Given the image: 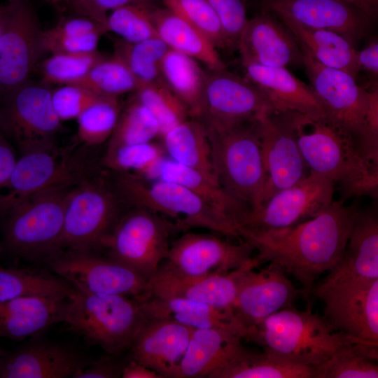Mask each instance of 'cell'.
Returning <instances> with one entry per match:
<instances>
[{"mask_svg":"<svg viewBox=\"0 0 378 378\" xmlns=\"http://www.w3.org/2000/svg\"><path fill=\"white\" fill-rule=\"evenodd\" d=\"M357 203L332 201L317 216L295 225L274 229L238 227L239 239L251 244L262 263L273 262L293 275L303 293H312L317 278L342 260L356 217Z\"/></svg>","mask_w":378,"mask_h":378,"instance_id":"1","label":"cell"},{"mask_svg":"<svg viewBox=\"0 0 378 378\" xmlns=\"http://www.w3.org/2000/svg\"><path fill=\"white\" fill-rule=\"evenodd\" d=\"M288 114L310 172L331 179L344 202L363 195L377 199L378 167L362 156L349 132L326 115Z\"/></svg>","mask_w":378,"mask_h":378,"instance_id":"2","label":"cell"},{"mask_svg":"<svg viewBox=\"0 0 378 378\" xmlns=\"http://www.w3.org/2000/svg\"><path fill=\"white\" fill-rule=\"evenodd\" d=\"M243 340L285 360L312 368L344 346L365 340L332 330L310 307L300 311L292 306L247 329Z\"/></svg>","mask_w":378,"mask_h":378,"instance_id":"3","label":"cell"},{"mask_svg":"<svg viewBox=\"0 0 378 378\" xmlns=\"http://www.w3.org/2000/svg\"><path fill=\"white\" fill-rule=\"evenodd\" d=\"M69 188L52 187L12 204L2 218L1 247L17 257L46 262L60 252Z\"/></svg>","mask_w":378,"mask_h":378,"instance_id":"4","label":"cell"},{"mask_svg":"<svg viewBox=\"0 0 378 378\" xmlns=\"http://www.w3.org/2000/svg\"><path fill=\"white\" fill-rule=\"evenodd\" d=\"M146 319L136 298L74 288L66 299L62 322L88 342L115 356L130 349Z\"/></svg>","mask_w":378,"mask_h":378,"instance_id":"5","label":"cell"},{"mask_svg":"<svg viewBox=\"0 0 378 378\" xmlns=\"http://www.w3.org/2000/svg\"><path fill=\"white\" fill-rule=\"evenodd\" d=\"M207 131L219 183L249 211L256 210L265 181L258 119Z\"/></svg>","mask_w":378,"mask_h":378,"instance_id":"6","label":"cell"},{"mask_svg":"<svg viewBox=\"0 0 378 378\" xmlns=\"http://www.w3.org/2000/svg\"><path fill=\"white\" fill-rule=\"evenodd\" d=\"M117 186L122 195L139 207L175 219L178 230L204 227L239 239L232 218L183 185L161 179L148 182L122 173L118 178Z\"/></svg>","mask_w":378,"mask_h":378,"instance_id":"7","label":"cell"},{"mask_svg":"<svg viewBox=\"0 0 378 378\" xmlns=\"http://www.w3.org/2000/svg\"><path fill=\"white\" fill-rule=\"evenodd\" d=\"M175 224L139 207L118 218L100 246L107 256L150 279L166 259Z\"/></svg>","mask_w":378,"mask_h":378,"instance_id":"8","label":"cell"},{"mask_svg":"<svg viewBox=\"0 0 378 378\" xmlns=\"http://www.w3.org/2000/svg\"><path fill=\"white\" fill-rule=\"evenodd\" d=\"M50 85L27 80L0 97V132L21 153L54 146L61 128Z\"/></svg>","mask_w":378,"mask_h":378,"instance_id":"9","label":"cell"},{"mask_svg":"<svg viewBox=\"0 0 378 378\" xmlns=\"http://www.w3.org/2000/svg\"><path fill=\"white\" fill-rule=\"evenodd\" d=\"M46 263L55 274L83 293L139 299L148 291V279L123 264L92 251L63 250Z\"/></svg>","mask_w":378,"mask_h":378,"instance_id":"10","label":"cell"},{"mask_svg":"<svg viewBox=\"0 0 378 378\" xmlns=\"http://www.w3.org/2000/svg\"><path fill=\"white\" fill-rule=\"evenodd\" d=\"M302 52L310 87L326 115L350 132L360 153L372 91L358 86L348 73L326 66Z\"/></svg>","mask_w":378,"mask_h":378,"instance_id":"11","label":"cell"},{"mask_svg":"<svg viewBox=\"0 0 378 378\" xmlns=\"http://www.w3.org/2000/svg\"><path fill=\"white\" fill-rule=\"evenodd\" d=\"M118 218L114 195L98 184L81 181L66 195L62 251H92Z\"/></svg>","mask_w":378,"mask_h":378,"instance_id":"12","label":"cell"},{"mask_svg":"<svg viewBox=\"0 0 378 378\" xmlns=\"http://www.w3.org/2000/svg\"><path fill=\"white\" fill-rule=\"evenodd\" d=\"M335 189L331 179L310 172L301 181L273 195L256 210L248 212L237 228H282L312 219L330 205Z\"/></svg>","mask_w":378,"mask_h":378,"instance_id":"13","label":"cell"},{"mask_svg":"<svg viewBox=\"0 0 378 378\" xmlns=\"http://www.w3.org/2000/svg\"><path fill=\"white\" fill-rule=\"evenodd\" d=\"M271 106L245 77L223 69L206 73L202 111L198 120L208 130L258 120Z\"/></svg>","mask_w":378,"mask_h":378,"instance_id":"14","label":"cell"},{"mask_svg":"<svg viewBox=\"0 0 378 378\" xmlns=\"http://www.w3.org/2000/svg\"><path fill=\"white\" fill-rule=\"evenodd\" d=\"M254 251L244 240L234 244L211 234L188 232L169 247L162 266L189 276L223 274L253 262Z\"/></svg>","mask_w":378,"mask_h":378,"instance_id":"15","label":"cell"},{"mask_svg":"<svg viewBox=\"0 0 378 378\" xmlns=\"http://www.w3.org/2000/svg\"><path fill=\"white\" fill-rule=\"evenodd\" d=\"M265 181L262 204L305 178L310 171L287 112L268 110L258 118Z\"/></svg>","mask_w":378,"mask_h":378,"instance_id":"16","label":"cell"},{"mask_svg":"<svg viewBox=\"0 0 378 378\" xmlns=\"http://www.w3.org/2000/svg\"><path fill=\"white\" fill-rule=\"evenodd\" d=\"M37 15L26 0L13 7L0 39V97L29 79L45 53Z\"/></svg>","mask_w":378,"mask_h":378,"instance_id":"17","label":"cell"},{"mask_svg":"<svg viewBox=\"0 0 378 378\" xmlns=\"http://www.w3.org/2000/svg\"><path fill=\"white\" fill-rule=\"evenodd\" d=\"M269 263L259 271L248 268L241 279L232 313L243 330V339L247 329L291 307L298 296V291L286 272L279 265Z\"/></svg>","mask_w":378,"mask_h":378,"instance_id":"18","label":"cell"},{"mask_svg":"<svg viewBox=\"0 0 378 378\" xmlns=\"http://www.w3.org/2000/svg\"><path fill=\"white\" fill-rule=\"evenodd\" d=\"M53 148L21 153L5 187L8 192L0 195V219L21 199L52 187L71 186L78 181L80 172L76 162L60 158Z\"/></svg>","mask_w":378,"mask_h":378,"instance_id":"19","label":"cell"},{"mask_svg":"<svg viewBox=\"0 0 378 378\" xmlns=\"http://www.w3.org/2000/svg\"><path fill=\"white\" fill-rule=\"evenodd\" d=\"M255 258L251 263L223 274L189 276L160 266L149 279L146 295L158 298H178L207 304L232 313L241 279L250 267H258Z\"/></svg>","mask_w":378,"mask_h":378,"instance_id":"20","label":"cell"},{"mask_svg":"<svg viewBox=\"0 0 378 378\" xmlns=\"http://www.w3.org/2000/svg\"><path fill=\"white\" fill-rule=\"evenodd\" d=\"M318 298L332 330L378 342V279L337 287Z\"/></svg>","mask_w":378,"mask_h":378,"instance_id":"21","label":"cell"},{"mask_svg":"<svg viewBox=\"0 0 378 378\" xmlns=\"http://www.w3.org/2000/svg\"><path fill=\"white\" fill-rule=\"evenodd\" d=\"M261 6L303 26L336 32L351 44L364 36L371 18L344 0H262Z\"/></svg>","mask_w":378,"mask_h":378,"instance_id":"22","label":"cell"},{"mask_svg":"<svg viewBox=\"0 0 378 378\" xmlns=\"http://www.w3.org/2000/svg\"><path fill=\"white\" fill-rule=\"evenodd\" d=\"M376 279H378V218L374 211L359 210L342 260L312 293L318 298L337 287Z\"/></svg>","mask_w":378,"mask_h":378,"instance_id":"23","label":"cell"},{"mask_svg":"<svg viewBox=\"0 0 378 378\" xmlns=\"http://www.w3.org/2000/svg\"><path fill=\"white\" fill-rule=\"evenodd\" d=\"M237 50L243 65L303 66L302 52L291 31L274 14L265 10L248 20Z\"/></svg>","mask_w":378,"mask_h":378,"instance_id":"24","label":"cell"},{"mask_svg":"<svg viewBox=\"0 0 378 378\" xmlns=\"http://www.w3.org/2000/svg\"><path fill=\"white\" fill-rule=\"evenodd\" d=\"M193 328L167 319H146L130 349V359L162 378H176Z\"/></svg>","mask_w":378,"mask_h":378,"instance_id":"25","label":"cell"},{"mask_svg":"<svg viewBox=\"0 0 378 378\" xmlns=\"http://www.w3.org/2000/svg\"><path fill=\"white\" fill-rule=\"evenodd\" d=\"M89 362L76 350L49 342L27 344L0 358V378H74Z\"/></svg>","mask_w":378,"mask_h":378,"instance_id":"26","label":"cell"},{"mask_svg":"<svg viewBox=\"0 0 378 378\" xmlns=\"http://www.w3.org/2000/svg\"><path fill=\"white\" fill-rule=\"evenodd\" d=\"M243 66L245 78L262 92L272 111L314 116L326 115L310 85L296 78L286 67L251 64Z\"/></svg>","mask_w":378,"mask_h":378,"instance_id":"27","label":"cell"},{"mask_svg":"<svg viewBox=\"0 0 378 378\" xmlns=\"http://www.w3.org/2000/svg\"><path fill=\"white\" fill-rule=\"evenodd\" d=\"M241 340L225 328H193L176 378H209L247 350Z\"/></svg>","mask_w":378,"mask_h":378,"instance_id":"28","label":"cell"},{"mask_svg":"<svg viewBox=\"0 0 378 378\" xmlns=\"http://www.w3.org/2000/svg\"><path fill=\"white\" fill-rule=\"evenodd\" d=\"M66 299L23 297L0 302V338L22 340L62 322Z\"/></svg>","mask_w":378,"mask_h":378,"instance_id":"29","label":"cell"},{"mask_svg":"<svg viewBox=\"0 0 378 378\" xmlns=\"http://www.w3.org/2000/svg\"><path fill=\"white\" fill-rule=\"evenodd\" d=\"M150 15L158 37L170 49L201 62L209 70L225 69L210 39L184 18L167 7L151 9Z\"/></svg>","mask_w":378,"mask_h":378,"instance_id":"30","label":"cell"},{"mask_svg":"<svg viewBox=\"0 0 378 378\" xmlns=\"http://www.w3.org/2000/svg\"><path fill=\"white\" fill-rule=\"evenodd\" d=\"M137 300L147 319H167L192 328H225L242 339L243 330L233 314L207 304L184 298L151 295Z\"/></svg>","mask_w":378,"mask_h":378,"instance_id":"31","label":"cell"},{"mask_svg":"<svg viewBox=\"0 0 378 378\" xmlns=\"http://www.w3.org/2000/svg\"><path fill=\"white\" fill-rule=\"evenodd\" d=\"M276 17L291 31L302 52L326 66L344 71L356 78L360 71L358 51L346 38L332 31L303 26L284 16Z\"/></svg>","mask_w":378,"mask_h":378,"instance_id":"32","label":"cell"},{"mask_svg":"<svg viewBox=\"0 0 378 378\" xmlns=\"http://www.w3.org/2000/svg\"><path fill=\"white\" fill-rule=\"evenodd\" d=\"M161 137L163 148L171 160L196 169L219 183L212 161L208 131L201 120L190 118Z\"/></svg>","mask_w":378,"mask_h":378,"instance_id":"33","label":"cell"},{"mask_svg":"<svg viewBox=\"0 0 378 378\" xmlns=\"http://www.w3.org/2000/svg\"><path fill=\"white\" fill-rule=\"evenodd\" d=\"M159 179L174 182L191 190L211 206L232 218L237 224L249 209L232 197L220 183L200 172L171 159L162 160L155 169Z\"/></svg>","mask_w":378,"mask_h":378,"instance_id":"34","label":"cell"},{"mask_svg":"<svg viewBox=\"0 0 378 378\" xmlns=\"http://www.w3.org/2000/svg\"><path fill=\"white\" fill-rule=\"evenodd\" d=\"M206 73L198 61L170 48L160 64L162 79L186 106L192 118L198 119L201 113Z\"/></svg>","mask_w":378,"mask_h":378,"instance_id":"35","label":"cell"},{"mask_svg":"<svg viewBox=\"0 0 378 378\" xmlns=\"http://www.w3.org/2000/svg\"><path fill=\"white\" fill-rule=\"evenodd\" d=\"M106 32L103 24L76 14L64 18L52 28L42 31V48L45 52L51 54L94 52Z\"/></svg>","mask_w":378,"mask_h":378,"instance_id":"36","label":"cell"},{"mask_svg":"<svg viewBox=\"0 0 378 378\" xmlns=\"http://www.w3.org/2000/svg\"><path fill=\"white\" fill-rule=\"evenodd\" d=\"M209 378H313V368L265 351L253 353L247 349Z\"/></svg>","mask_w":378,"mask_h":378,"instance_id":"37","label":"cell"},{"mask_svg":"<svg viewBox=\"0 0 378 378\" xmlns=\"http://www.w3.org/2000/svg\"><path fill=\"white\" fill-rule=\"evenodd\" d=\"M73 290L56 274L0 265V302L23 297L66 298Z\"/></svg>","mask_w":378,"mask_h":378,"instance_id":"38","label":"cell"},{"mask_svg":"<svg viewBox=\"0 0 378 378\" xmlns=\"http://www.w3.org/2000/svg\"><path fill=\"white\" fill-rule=\"evenodd\" d=\"M377 358L378 342H354L313 367V378H377Z\"/></svg>","mask_w":378,"mask_h":378,"instance_id":"39","label":"cell"},{"mask_svg":"<svg viewBox=\"0 0 378 378\" xmlns=\"http://www.w3.org/2000/svg\"><path fill=\"white\" fill-rule=\"evenodd\" d=\"M113 43L114 55L127 65L139 85L161 78L160 64L169 48L159 37L138 42L118 38Z\"/></svg>","mask_w":378,"mask_h":378,"instance_id":"40","label":"cell"},{"mask_svg":"<svg viewBox=\"0 0 378 378\" xmlns=\"http://www.w3.org/2000/svg\"><path fill=\"white\" fill-rule=\"evenodd\" d=\"M133 97L155 117L160 126V136L190 118L186 106L162 78L139 85Z\"/></svg>","mask_w":378,"mask_h":378,"instance_id":"41","label":"cell"},{"mask_svg":"<svg viewBox=\"0 0 378 378\" xmlns=\"http://www.w3.org/2000/svg\"><path fill=\"white\" fill-rule=\"evenodd\" d=\"M160 134V126L155 117L133 97L120 111L117 124L109 138L107 149L150 142Z\"/></svg>","mask_w":378,"mask_h":378,"instance_id":"42","label":"cell"},{"mask_svg":"<svg viewBox=\"0 0 378 378\" xmlns=\"http://www.w3.org/2000/svg\"><path fill=\"white\" fill-rule=\"evenodd\" d=\"M77 85L84 86L94 92L118 97L127 92H134L139 83L127 65L114 55L106 56L90 70Z\"/></svg>","mask_w":378,"mask_h":378,"instance_id":"43","label":"cell"},{"mask_svg":"<svg viewBox=\"0 0 378 378\" xmlns=\"http://www.w3.org/2000/svg\"><path fill=\"white\" fill-rule=\"evenodd\" d=\"M120 111L118 97H103L90 105L76 118L80 141L88 146H95L108 139Z\"/></svg>","mask_w":378,"mask_h":378,"instance_id":"44","label":"cell"},{"mask_svg":"<svg viewBox=\"0 0 378 378\" xmlns=\"http://www.w3.org/2000/svg\"><path fill=\"white\" fill-rule=\"evenodd\" d=\"M105 56L97 50L81 53H56L40 65L41 81L52 84H76Z\"/></svg>","mask_w":378,"mask_h":378,"instance_id":"45","label":"cell"},{"mask_svg":"<svg viewBox=\"0 0 378 378\" xmlns=\"http://www.w3.org/2000/svg\"><path fill=\"white\" fill-rule=\"evenodd\" d=\"M164 148L151 141L106 149L104 164L113 170L148 174L163 160Z\"/></svg>","mask_w":378,"mask_h":378,"instance_id":"46","label":"cell"},{"mask_svg":"<svg viewBox=\"0 0 378 378\" xmlns=\"http://www.w3.org/2000/svg\"><path fill=\"white\" fill-rule=\"evenodd\" d=\"M151 9L130 5L111 11L107 16V31H112L129 42L158 37L150 15Z\"/></svg>","mask_w":378,"mask_h":378,"instance_id":"47","label":"cell"},{"mask_svg":"<svg viewBox=\"0 0 378 378\" xmlns=\"http://www.w3.org/2000/svg\"><path fill=\"white\" fill-rule=\"evenodd\" d=\"M164 3L202 31L216 48L227 49L220 20L206 0H164Z\"/></svg>","mask_w":378,"mask_h":378,"instance_id":"48","label":"cell"},{"mask_svg":"<svg viewBox=\"0 0 378 378\" xmlns=\"http://www.w3.org/2000/svg\"><path fill=\"white\" fill-rule=\"evenodd\" d=\"M106 97L80 85L66 84L52 90V102L61 120L77 118L90 105Z\"/></svg>","mask_w":378,"mask_h":378,"instance_id":"49","label":"cell"},{"mask_svg":"<svg viewBox=\"0 0 378 378\" xmlns=\"http://www.w3.org/2000/svg\"><path fill=\"white\" fill-rule=\"evenodd\" d=\"M216 13L225 36L227 48L237 50L247 24L244 0H206Z\"/></svg>","mask_w":378,"mask_h":378,"instance_id":"50","label":"cell"},{"mask_svg":"<svg viewBox=\"0 0 378 378\" xmlns=\"http://www.w3.org/2000/svg\"><path fill=\"white\" fill-rule=\"evenodd\" d=\"M67 2L76 14L90 18L105 26L108 12L117 8L130 5L149 8L156 7L154 0H68Z\"/></svg>","mask_w":378,"mask_h":378,"instance_id":"51","label":"cell"},{"mask_svg":"<svg viewBox=\"0 0 378 378\" xmlns=\"http://www.w3.org/2000/svg\"><path fill=\"white\" fill-rule=\"evenodd\" d=\"M124 365L111 358H104L88 363L74 378H117L121 377Z\"/></svg>","mask_w":378,"mask_h":378,"instance_id":"52","label":"cell"},{"mask_svg":"<svg viewBox=\"0 0 378 378\" xmlns=\"http://www.w3.org/2000/svg\"><path fill=\"white\" fill-rule=\"evenodd\" d=\"M17 159L12 143L0 132V190L6 187Z\"/></svg>","mask_w":378,"mask_h":378,"instance_id":"53","label":"cell"},{"mask_svg":"<svg viewBox=\"0 0 378 378\" xmlns=\"http://www.w3.org/2000/svg\"><path fill=\"white\" fill-rule=\"evenodd\" d=\"M357 60L360 70L377 76L378 74V43L372 42L365 48L357 52Z\"/></svg>","mask_w":378,"mask_h":378,"instance_id":"54","label":"cell"},{"mask_svg":"<svg viewBox=\"0 0 378 378\" xmlns=\"http://www.w3.org/2000/svg\"><path fill=\"white\" fill-rule=\"evenodd\" d=\"M121 377L162 378L155 371L131 359L124 365Z\"/></svg>","mask_w":378,"mask_h":378,"instance_id":"55","label":"cell"},{"mask_svg":"<svg viewBox=\"0 0 378 378\" xmlns=\"http://www.w3.org/2000/svg\"><path fill=\"white\" fill-rule=\"evenodd\" d=\"M365 13L371 18H374L377 13L378 0H344Z\"/></svg>","mask_w":378,"mask_h":378,"instance_id":"56","label":"cell"},{"mask_svg":"<svg viewBox=\"0 0 378 378\" xmlns=\"http://www.w3.org/2000/svg\"><path fill=\"white\" fill-rule=\"evenodd\" d=\"M13 4L0 5V39L12 12Z\"/></svg>","mask_w":378,"mask_h":378,"instance_id":"57","label":"cell"},{"mask_svg":"<svg viewBox=\"0 0 378 378\" xmlns=\"http://www.w3.org/2000/svg\"><path fill=\"white\" fill-rule=\"evenodd\" d=\"M63 1H68V0H50V3H52V4H59L61 2H63Z\"/></svg>","mask_w":378,"mask_h":378,"instance_id":"58","label":"cell"},{"mask_svg":"<svg viewBox=\"0 0 378 378\" xmlns=\"http://www.w3.org/2000/svg\"><path fill=\"white\" fill-rule=\"evenodd\" d=\"M19 1H20V0H7L8 4H14V3H16V2Z\"/></svg>","mask_w":378,"mask_h":378,"instance_id":"59","label":"cell"},{"mask_svg":"<svg viewBox=\"0 0 378 378\" xmlns=\"http://www.w3.org/2000/svg\"><path fill=\"white\" fill-rule=\"evenodd\" d=\"M4 353V351L1 349V346H0V358L1 356H2V354Z\"/></svg>","mask_w":378,"mask_h":378,"instance_id":"60","label":"cell"},{"mask_svg":"<svg viewBox=\"0 0 378 378\" xmlns=\"http://www.w3.org/2000/svg\"><path fill=\"white\" fill-rule=\"evenodd\" d=\"M46 1H48V2H50V0H46Z\"/></svg>","mask_w":378,"mask_h":378,"instance_id":"61","label":"cell"}]
</instances>
